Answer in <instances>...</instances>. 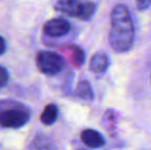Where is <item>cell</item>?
Wrapping results in <instances>:
<instances>
[{
    "label": "cell",
    "mask_w": 151,
    "mask_h": 150,
    "mask_svg": "<svg viewBox=\"0 0 151 150\" xmlns=\"http://www.w3.org/2000/svg\"><path fill=\"white\" fill-rule=\"evenodd\" d=\"M77 95L83 100L91 101L93 99V92L91 84L86 80H81L77 84Z\"/></svg>",
    "instance_id": "cell-10"
},
{
    "label": "cell",
    "mask_w": 151,
    "mask_h": 150,
    "mask_svg": "<svg viewBox=\"0 0 151 150\" xmlns=\"http://www.w3.org/2000/svg\"><path fill=\"white\" fill-rule=\"evenodd\" d=\"M82 2L78 0H59L55 5V9L64 14L73 18H79Z\"/></svg>",
    "instance_id": "cell-5"
},
{
    "label": "cell",
    "mask_w": 151,
    "mask_h": 150,
    "mask_svg": "<svg viewBox=\"0 0 151 150\" xmlns=\"http://www.w3.org/2000/svg\"><path fill=\"white\" fill-rule=\"evenodd\" d=\"M82 143L90 148H100L105 144V139L101 133L93 128H86L80 135Z\"/></svg>",
    "instance_id": "cell-6"
},
{
    "label": "cell",
    "mask_w": 151,
    "mask_h": 150,
    "mask_svg": "<svg viewBox=\"0 0 151 150\" xmlns=\"http://www.w3.org/2000/svg\"><path fill=\"white\" fill-rule=\"evenodd\" d=\"M136 6L140 11H144L151 6V0H136Z\"/></svg>",
    "instance_id": "cell-13"
},
{
    "label": "cell",
    "mask_w": 151,
    "mask_h": 150,
    "mask_svg": "<svg viewBox=\"0 0 151 150\" xmlns=\"http://www.w3.org/2000/svg\"><path fill=\"white\" fill-rule=\"evenodd\" d=\"M59 117V109L58 106L54 103L46 105L43 109L41 115H40V121L45 126H52L57 121Z\"/></svg>",
    "instance_id": "cell-8"
},
{
    "label": "cell",
    "mask_w": 151,
    "mask_h": 150,
    "mask_svg": "<svg viewBox=\"0 0 151 150\" xmlns=\"http://www.w3.org/2000/svg\"><path fill=\"white\" fill-rule=\"evenodd\" d=\"M8 82V72L6 68L0 66V90L3 88Z\"/></svg>",
    "instance_id": "cell-12"
},
{
    "label": "cell",
    "mask_w": 151,
    "mask_h": 150,
    "mask_svg": "<svg viewBox=\"0 0 151 150\" xmlns=\"http://www.w3.org/2000/svg\"><path fill=\"white\" fill-rule=\"evenodd\" d=\"M43 33L48 37L58 38L67 35L71 31V25L67 20L62 18H55L47 21L43 25Z\"/></svg>",
    "instance_id": "cell-4"
},
{
    "label": "cell",
    "mask_w": 151,
    "mask_h": 150,
    "mask_svg": "<svg viewBox=\"0 0 151 150\" xmlns=\"http://www.w3.org/2000/svg\"><path fill=\"white\" fill-rule=\"evenodd\" d=\"M5 50H6V42L3 37L0 36V56L5 52Z\"/></svg>",
    "instance_id": "cell-14"
},
{
    "label": "cell",
    "mask_w": 151,
    "mask_h": 150,
    "mask_svg": "<svg viewBox=\"0 0 151 150\" xmlns=\"http://www.w3.org/2000/svg\"><path fill=\"white\" fill-rule=\"evenodd\" d=\"M135 28L129 9L123 4L114 6L111 12L108 42L112 50L118 54L129 52L134 44Z\"/></svg>",
    "instance_id": "cell-1"
},
{
    "label": "cell",
    "mask_w": 151,
    "mask_h": 150,
    "mask_svg": "<svg viewBox=\"0 0 151 150\" xmlns=\"http://www.w3.org/2000/svg\"><path fill=\"white\" fill-rule=\"evenodd\" d=\"M29 150H58L55 143L45 135H38L32 141Z\"/></svg>",
    "instance_id": "cell-9"
},
{
    "label": "cell",
    "mask_w": 151,
    "mask_h": 150,
    "mask_svg": "<svg viewBox=\"0 0 151 150\" xmlns=\"http://www.w3.org/2000/svg\"><path fill=\"white\" fill-rule=\"evenodd\" d=\"M31 112L26 105L14 100L0 101V126L20 128L30 119Z\"/></svg>",
    "instance_id": "cell-2"
},
{
    "label": "cell",
    "mask_w": 151,
    "mask_h": 150,
    "mask_svg": "<svg viewBox=\"0 0 151 150\" xmlns=\"http://www.w3.org/2000/svg\"><path fill=\"white\" fill-rule=\"evenodd\" d=\"M36 65L43 74L54 76L63 70L64 60L57 52L43 50L38 52L36 57Z\"/></svg>",
    "instance_id": "cell-3"
},
{
    "label": "cell",
    "mask_w": 151,
    "mask_h": 150,
    "mask_svg": "<svg viewBox=\"0 0 151 150\" xmlns=\"http://www.w3.org/2000/svg\"><path fill=\"white\" fill-rule=\"evenodd\" d=\"M71 58H72V63H73L74 66L76 67H80L82 64L84 63V60H86V55H84V52L78 46H71Z\"/></svg>",
    "instance_id": "cell-11"
},
{
    "label": "cell",
    "mask_w": 151,
    "mask_h": 150,
    "mask_svg": "<svg viewBox=\"0 0 151 150\" xmlns=\"http://www.w3.org/2000/svg\"><path fill=\"white\" fill-rule=\"evenodd\" d=\"M110 61L105 52H97L90 61V70L93 73H103L108 69Z\"/></svg>",
    "instance_id": "cell-7"
}]
</instances>
